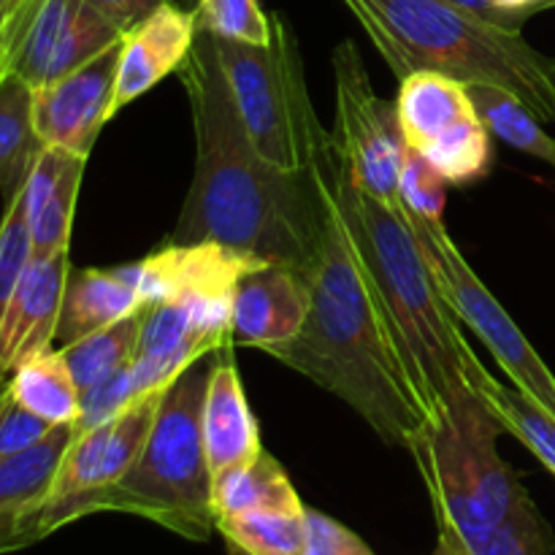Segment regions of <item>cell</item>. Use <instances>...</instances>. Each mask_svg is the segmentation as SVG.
Here are the masks:
<instances>
[{"label": "cell", "mask_w": 555, "mask_h": 555, "mask_svg": "<svg viewBox=\"0 0 555 555\" xmlns=\"http://www.w3.org/2000/svg\"><path fill=\"white\" fill-rule=\"evenodd\" d=\"M195 128V171L171 242H220L312 276L325 233L318 168L282 171L249 141L211 36L198 27L182 68Z\"/></svg>", "instance_id": "1"}, {"label": "cell", "mask_w": 555, "mask_h": 555, "mask_svg": "<svg viewBox=\"0 0 555 555\" xmlns=\"http://www.w3.org/2000/svg\"><path fill=\"white\" fill-rule=\"evenodd\" d=\"M334 160V144L328 141L314 160L325 193V233L320 263L309 276L312 309L298 336L266 352L345 401L383 442L412 450L426 434L428 415L369 293L341 222L331 190Z\"/></svg>", "instance_id": "2"}, {"label": "cell", "mask_w": 555, "mask_h": 555, "mask_svg": "<svg viewBox=\"0 0 555 555\" xmlns=\"http://www.w3.org/2000/svg\"><path fill=\"white\" fill-rule=\"evenodd\" d=\"M331 190L369 293L431 426L459 396H480L496 377L466 341L464 323L437 285L431 263L399 206L361 193L339 160L331 168Z\"/></svg>", "instance_id": "3"}, {"label": "cell", "mask_w": 555, "mask_h": 555, "mask_svg": "<svg viewBox=\"0 0 555 555\" xmlns=\"http://www.w3.org/2000/svg\"><path fill=\"white\" fill-rule=\"evenodd\" d=\"M399 81L415 70L513 92L542 122H555V57L520 30L472 16L444 0H341Z\"/></svg>", "instance_id": "4"}, {"label": "cell", "mask_w": 555, "mask_h": 555, "mask_svg": "<svg viewBox=\"0 0 555 555\" xmlns=\"http://www.w3.org/2000/svg\"><path fill=\"white\" fill-rule=\"evenodd\" d=\"M211 363L215 352L168 385L139 461L122 480L92 499L90 515H139L195 542L209 540L217 531L215 477L201 426Z\"/></svg>", "instance_id": "5"}, {"label": "cell", "mask_w": 555, "mask_h": 555, "mask_svg": "<svg viewBox=\"0 0 555 555\" xmlns=\"http://www.w3.org/2000/svg\"><path fill=\"white\" fill-rule=\"evenodd\" d=\"M502 423L477 393H464L412 444L437 524L480 529L524 515L537 504L499 455Z\"/></svg>", "instance_id": "6"}, {"label": "cell", "mask_w": 555, "mask_h": 555, "mask_svg": "<svg viewBox=\"0 0 555 555\" xmlns=\"http://www.w3.org/2000/svg\"><path fill=\"white\" fill-rule=\"evenodd\" d=\"M269 47L211 36L249 141L266 163L282 171H307L331 141L309 101L298 38L280 14L271 16Z\"/></svg>", "instance_id": "7"}, {"label": "cell", "mask_w": 555, "mask_h": 555, "mask_svg": "<svg viewBox=\"0 0 555 555\" xmlns=\"http://www.w3.org/2000/svg\"><path fill=\"white\" fill-rule=\"evenodd\" d=\"M399 209L410 231L415 233L417 244L426 253L434 276H437V285L442 287L444 298L459 314L461 323L469 325L477 339L491 350L509 383L555 417V374L542 361L540 352L531 347L518 323L509 318L507 309L477 276L469 260L461 255L459 244L453 242L444 222L423 220L401 204Z\"/></svg>", "instance_id": "8"}, {"label": "cell", "mask_w": 555, "mask_h": 555, "mask_svg": "<svg viewBox=\"0 0 555 555\" xmlns=\"http://www.w3.org/2000/svg\"><path fill=\"white\" fill-rule=\"evenodd\" d=\"M336 119L331 130L339 168L361 193L379 204L399 206V179L404 168V133L396 101H385L372 87L361 49L341 41L334 49Z\"/></svg>", "instance_id": "9"}, {"label": "cell", "mask_w": 555, "mask_h": 555, "mask_svg": "<svg viewBox=\"0 0 555 555\" xmlns=\"http://www.w3.org/2000/svg\"><path fill=\"white\" fill-rule=\"evenodd\" d=\"M163 393L166 388L141 396L101 426L81 428V431L76 428V437L60 461L47 502L27 518L25 547L49 537L60 526L90 515L92 499L133 469L152 431Z\"/></svg>", "instance_id": "10"}, {"label": "cell", "mask_w": 555, "mask_h": 555, "mask_svg": "<svg viewBox=\"0 0 555 555\" xmlns=\"http://www.w3.org/2000/svg\"><path fill=\"white\" fill-rule=\"evenodd\" d=\"M396 112L406 150L421 152L450 184L480 182L491 173V130L466 85L434 70H415L401 79Z\"/></svg>", "instance_id": "11"}, {"label": "cell", "mask_w": 555, "mask_h": 555, "mask_svg": "<svg viewBox=\"0 0 555 555\" xmlns=\"http://www.w3.org/2000/svg\"><path fill=\"white\" fill-rule=\"evenodd\" d=\"M125 33L90 0H38L11 74L36 87L57 81L122 41Z\"/></svg>", "instance_id": "12"}, {"label": "cell", "mask_w": 555, "mask_h": 555, "mask_svg": "<svg viewBox=\"0 0 555 555\" xmlns=\"http://www.w3.org/2000/svg\"><path fill=\"white\" fill-rule=\"evenodd\" d=\"M119 43L63 79L33 90V125L43 146L90 157L103 125L114 117Z\"/></svg>", "instance_id": "13"}, {"label": "cell", "mask_w": 555, "mask_h": 555, "mask_svg": "<svg viewBox=\"0 0 555 555\" xmlns=\"http://www.w3.org/2000/svg\"><path fill=\"white\" fill-rule=\"evenodd\" d=\"M312 309V280L282 263H260L233 287L231 341L233 347L271 350L304 328Z\"/></svg>", "instance_id": "14"}, {"label": "cell", "mask_w": 555, "mask_h": 555, "mask_svg": "<svg viewBox=\"0 0 555 555\" xmlns=\"http://www.w3.org/2000/svg\"><path fill=\"white\" fill-rule=\"evenodd\" d=\"M260 260L220 242L177 244L146 255L135 263L139 293L144 307L160 301H193V298H233V287Z\"/></svg>", "instance_id": "15"}, {"label": "cell", "mask_w": 555, "mask_h": 555, "mask_svg": "<svg viewBox=\"0 0 555 555\" xmlns=\"http://www.w3.org/2000/svg\"><path fill=\"white\" fill-rule=\"evenodd\" d=\"M68 249L33 258L0 323V388L5 379L57 341V323L68 285Z\"/></svg>", "instance_id": "16"}, {"label": "cell", "mask_w": 555, "mask_h": 555, "mask_svg": "<svg viewBox=\"0 0 555 555\" xmlns=\"http://www.w3.org/2000/svg\"><path fill=\"white\" fill-rule=\"evenodd\" d=\"M195 36H198V14L179 9L171 0L157 5L150 16L130 27L119 43L112 114L139 101L168 74L182 68L184 60L190 57Z\"/></svg>", "instance_id": "17"}, {"label": "cell", "mask_w": 555, "mask_h": 555, "mask_svg": "<svg viewBox=\"0 0 555 555\" xmlns=\"http://www.w3.org/2000/svg\"><path fill=\"white\" fill-rule=\"evenodd\" d=\"M87 157L43 146L22 184L33 258H49L70 244L76 198L85 179Z\"/></svg>", "instance_id": "18"}, {"label": "cell", "mask_w": 555, "mask_h": 555, "mask_svg": "<svg viewBox=\"0 0 555 555\" xmlns=\"http://www.w3.org/2000/svg\"><path fill=\"white\" fill-rule=\"evenodd\" d=\"M201 426H204V448L211 477H220L233 466L249 464L263 453L258 421L244 393L236 363L231 358H217V352L206 383Z\"/></svg>", "instance_id": "19"}, {"label": "cell", "mask_w": 555, "mask_h": 555, "mask_svg": "<svg viewBox=\"0 0 555 555\" xmlns=\"http://www.w3.org/2000/svg\"><path fill=\"white\" fill-rule=\"evenodd\" d=\"M74 437L76 426H54L36 444L0 461V553L25 547L27 518L47 502Z\"/></svg>", "instance_id": "20"}, {"label": "cell", "mask_w": 555, "mask_h": 555, "mask_svg": "<svg viewBox=\"0 0 555 555\" xmlns=\"http://www.w3.org/2000/svg\"><path fill=\"white\" fill-rule=\"evenodd\" d=\"M135 263L117 269H70L57 323V341L74 345L95 331L108 328L130 314L141 312Z\"/></svg>", "instance_id": "21"}, {"label": "cell", "mask_w": 555, "mask_h": 555, "mask_svg": "<svg viewBox=\"0 0 555 555\" xmlns=\"http://www.w3.org/2000/svg\"><path fill=\"white\" fill-rule=\"evenodd\" d=\"M5 388L25 410L47 421L49 426H76L79 423L81 390L60 350H47L33 361L22 363L5 379Z\"/></svg>", "instance_id": "22"}, {"label": "cell", "mask_w": 555, "mask_h": 555, "mask_svg": "<svg viewBox=\"0 0 555 555\" xmlns=\"http://www.w3.org/2000/svg\"><path fill=\"white\" fill-rule=\"evenodd\" d=\"M258 509H304L301 496L293 488L274 455L263 453L249 464L233 466L215 477V513L217 518Z\"/></svg>", "instance_id": "23"}, {"label": "cell", "mask_w": 555, "mask_h": 555, "mask_svg": "<svg viewBox=\"0 0 555 555\" xmlns=\"http://www.w3.org/2000/svg\"><path fill=\"white\" fill-rule=\"evenodd\" d=\"M41 150L33 125V87L16 74L0 76V190L5 198L25 184Z\"/></svg>", "instance_id": "24"}, {"label": "cell", "mask_w": 555, "mask_h": 555, "mask_svg": "<svg viewBox=\"0 0 555 555\" xmlns=\"http://www.w3.org/2000/svg\"><path fill=\"white\" fill-rule=\"evenodd\" d=\"M469 98L491 135L513 150L547 163L555 171V139L520 98L491 85H469Z\"/></svg>", "instance_id": "25"}, {"label": "cell", "mask_w": 555, "mask_h": 555, "mask_svg": "<svg viewBox=\"0 0 555 555\" xmlns=\"http://www.w3.org/2000/svg\"><path fill=\"white\" fill-rule=\"evenodd\" d=\"M141 323H144V309L74 341V345L60 347L81 393L112 379L133 361L135 350H139Z\"/></svg>", "instance_id": "26"}, {"label": "cell", "mask_w": 555, "mask_h": 555, "mask_svg": "<svg viewBox=\"0 0 555 555\" xmlns=\"http://www.w3.org/2000/svg\"><path fill=\"white\" fill-rule=\"evenodd\" d=\"M304 509H258L217 518V531L238 555H307Z\"/></svg>", "instance_id": "27"}, {"label": "cell", "mask_w": 555, "mask_h": 555, "mask_svg": "<svg viewBox=\"0 0 555 555\" xmlns=\"http://www.w3.org/2000/svg\"><path fill=\"white\" fill-rule=\"evenodd\" d=\"M480 399L499 417L504 431L524 442L555 477V417L551 412L542 410L518 388H507L499 379L491 388L482 390Z\"/></svg>", "instance_id": "28"}, {"label": "cell", "mask_w": 555, "mask_h": 555, "mask_svg": "<svg viewBox=\"0 0 555 555\" xmlns=\"http://www.w3.org/2000/svg\"><path fill=\"white\" fill-rule=\"evenodd\" d=\"M450 531L459 537L469 555H553L555 551L551 529L537 507L502 524Z\"/></svg>", "instance_id": "29"}, {"label": "cell", "mask_w": 555, "mask_h": 555, "mask_svg": "<svg viewBox=\"0 0 555 555\" xmlns=\"http://www.w3.org/2000/svg\"><path fill=\"white\" fill-rule=\"evenodd\" d=\"M198 27L222 41L269 47L274 25L260 0H198Z\"/></svg>", "instance_id": "30"}, {"label": "cell", "mask_w": 555, "mask_h": 555, "mask_svg": "<svg viewBox=\"0 0 555 555\" xmlns=\"http://www.w3.org/2000/svg\"><path fill=\"white\" fill-rule=\"evenodd\" d=\"M33 260L30 225L25 215V198L22 188L5 201L3 220H0V323L5 318L11 298L20 287L22 274Z\"/></svg>", "instance_id": "31"}, {"label": "cell", "mask_w": 555, "mask_h": 555, "mask_svg": "<svg viewBox=\"0 0 555 555\" xmlns=\"http://www.w3.org/2000/svg\"><path fill=\"white\" fill-rule=\"evenodd\" d=\"M448 188L450 182L439 173V168H434L421 152L406 150L399 179V195L404 209L423 217V220L444 222L442 215L444 204H448Z\"/></svg>", "instance_id": "32"}, {"label": "cell", "mask_w": 555, "mask_h": 555, "mask_svg": "<svg viewBox=\"0 0 555 555\" xmlns=\"http://www.w3.org/2000/svg\"><path fill=\"white\" fill-rule=\"evenodd\" d=\"M52 428L54 426H49L47 421H41V417L33 415L30 410H25V406L9 393L5 385L0 388V461L27 450L30 444H36L38 439L47 437Z\"/></svg>", "instance_id": "33"}, {"label": "cell", "mask_w": 555, "mask_h": 555, "mask_svg": "<svg viewBox=\"0 0 555 555\" xmlns=\"http://www.w3.org/2000/svg\"><path fill=\"white\" fill-rule=\"evenodd\" d=\"M304 524H307V555H374L356 531L341 526L331 515L307 507Z\"/></svg>", "instance_id": "34"}, {"label": "cell", "mask_w": 555, "mask_h": 555, "mask_svg": "<svg viewBox=\"0 0 555 555\" xmlns=\"http://www.w3.org/2000/svg\"><path fill=\"white\" fill-rule=\"evenodd\" d=\"M90 3L95 5L106 20H112L119 30L128 33L130 27L139 25L144 16H150L157 5L168 3V0H90Z\"/></svg>", "instance_id": "35"}, {"label": "cell", "mask_w": 555, "mask_h": 555, "mask_svg": "<svg viewBox=\"0 0 555 555\" xmlns=\"http://www.w3.org/2000/svg\"><path fill=\"white\" fill-rule=\"evenodd\" d=\"M444 3L455 5V9L466 11V14H472V16H480V20H486V22H493V25H499V27H507V30H520L518 22L509 20L502 9H496V5H493V0H444Z\"/></svg>", "instance_id": "36"}, {"label": "cell", "mask_w": 555, "mask_h": 555, "mask_svg": "<svg viewBox=\"0 0 555 555\" xmlns=\"http://www.w3.org/2000/svg\"><path fill=\"white\" fill-rule=\"evenodd\" d=\"M493 5L502 9L504 14H507L509 20L518 22L520 27H524L526 20L534 16L537 11H545V3H542V0H493Z\"/></svg>", "instance_id": "37"}, {"label": "cell", "mask_w": 555, "mask_h": 555, "mask_svg": "<svg viewBox=\"0 0 555 555\" xmlns=\"http://www.w3.org/2000/svg\"><path fill=\"white\" fill-rule=\"evenodd\" d=\"M434 555H469L466 547L461 545L459 537L448 529V526H439V540H437V551Z\"/></svg>", "instance_id": "38"}, {"label": "cell", "mask_w": 555, "mask_h": 555, "mask_svg": "<svg viewBox=\"0 0 555 555\" xmlns=\"http://www.w3.org/2000/svg\"><path fill=\"white\" fill-rule=\"evenodd\" d=\"M22 0H0V36H3L5 25H9V20L14 16V11L20 9Z\"/></svg>", "instance_id": "39"}, {"label": "cell", "mask_w": 555, "mask_h": 555, "mask_svg": "<svg viewBox=\"0 0 555 555\" xmlns=\"http://www.w3.org/2000/svg\"><path fill=\"white\" fill-rule=\"evenodd\" d=\"M542 3H545V9H553V5H555V0H542Z\"/></svg>", "instance_id": "40"}, {"label": "cell", "mask_w": 555, "mask_h": 555, "mask_svg": "<svg viewBox=\"0 0 555 555\" xmlns=\"http://www.w3.org/2000/svg\"><path fill=\"white\" fill-rule=\"evenodd\" d=\"M0 76H5V74H3V70H0Z\"/></svg>", "instance_id": "41"}]
</instances>
